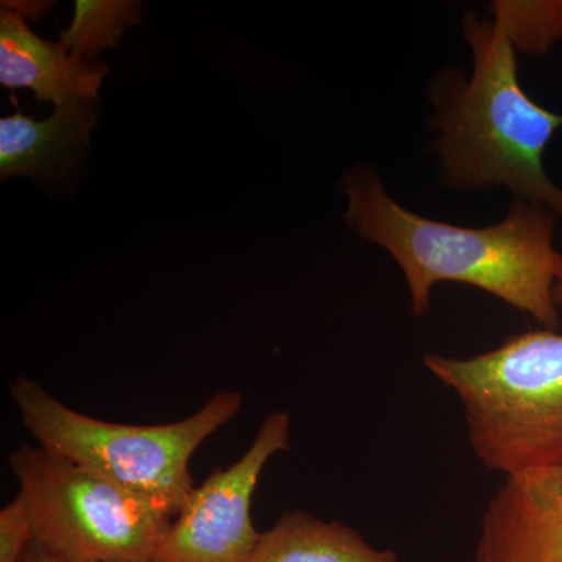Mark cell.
<instances>
[{
    "mask_svg": "<svg viewBox=\"0 0 562 562\" xmlns=\"http://www.w3.org/2000/svg\"><path fill=\"white\" fill-rule=\"evenodd\" d=\"M92 102L57 106L49 120L36 121L20 110L0 120V177L32 176L55 180L74 168L95 125Z\"/></svg>",
    "mask_w": 562,
    "mask_h": 562,
    "instance_id": "obj_9",
    "label": "cell"
},
{
    "mask_svg": "<svg viewBox=\"0 0 562 562\" xmlns=\"http://www.w3.org/2000/svg\"><path fill=\"white\" fill-rule=\"evenodd\" d=\"M346 221L358 235L383 247L401 266L414 316L430 308L431 290L443 281L490 292L530 314L547 330H560L553 288L560 254L553 247L557 214L527 201L491 227L469 228L419 216L394 201L371 169L342 180Z\"/></svg>",
    "mask_w": 562,
    "mask_h": 562,
    "instance_id": "obj_1",
    "label": "cell"
},
{
    "mask_svg": "<svg viewBox=\"0 0 562 562\" xmlns=\"http://www.w3.org/2000/svg\"><path fill=\"white\" fill-rule=\"evenodd\" d=\"M31 543V522L20 495L0 512V562H21Z\"/></svg>",
    "mask_w": 562,
    "mask_h": 562,
    "instance_id": "obj_13",
    "label": "cell"
},
{
    "mask_svg": "<svg viewBox=\"0 0 562 562\" xmlns=\"http://www.w3.org/2000/svg\"><path fill=\"white\" fill-rule=\"evenodd\" d=\"M472 562H562V468L505 479Z\"/></svg>",
    "mask_w": 562,
    "mask_h": 562,
    "instance_id": "obj_7",
    "label": "cell"
},
{
    "mask_svg": "<svg viewBox=\"0 0 562 562\" xmlns=\"http://www.w3.org/2000/svg\"><path fill=\"white\" fill-rule=\"evenodd\" d=\"M10 397L36 443L102 479L180 512L194 490L190 460L241 412L238 391L214 394L199 412L161 425H124L69 408L40 383L16 376Z\"/></svg>",
    "mask_w": 562,
    "mask_h": 562,
    "instance_id": "obj_4",
    "label": "cell"
},
{
    "mask_svg": "<svg viewBox=\"0 0 562 562\" xmlns=\"http://www.w3.org/2000/svg\"><path fill=\"white\" fill-rule=\"evenodd\" d=\"M21 562H65V561L55 560V558L49 557V554L40 552V550L33 549V547L29 546L27 550H25L24 557H22Z\"/></svg>",
    "mask_w": 562,
    "mask_h": 562,
    "instance_id": "obj_14",
    "label": "cell"
},
{
    "mask_svg": "<svg viewBox=\"0 0 562 562\" xmlns=\"http://www.w3.org/2000/svg\"><path fill=\"white\" fill-rule=\"evenodd\" d=\"M31 522V543L65 562H151L177 516L46 447L21 443L9 458Z\"/></svg>",
    "mask_w": 562,
    "mask_h": 562,
    "instance_id": "obj_5",
    "label": "cell"
},
{
    "mask_svg": "<svg viewBox=\"0 0 562 562\" xmlns=\"http://www.w3.org/2000/svg\"><path fill=\"white\" fill-rule=\"evenodd\" d=\"M495 20L502 22L514 47L542 54L562 38V0L495 2Z\"/></svg>",
    "mask_w": 562,
    "mask_h": 562,
    "instance_id": "obj_12",
    "label": "cell"
},
{
    "mask_svg": "<svg viewBox=\"0 0 562 562\" xmlns=\"http://www.w3.org/2000/svg\"><path fill=\"white\" fill-rule=\"evenodd\" d=\"M139 21V3L77 0L76 16L61 32L60 44L74 57L91 61L102 49L117 46L125 27Z\"/></svg>",
    "mask_w": 562,
    "mask_h": 562,
    "instance_id": "obj_11",
    "label": "cell"
},
{
    "mask_svg": "<svg viewBox=\"0 0 562 562\" xmlns=\"http://www.w3.org/2000/svg\"><path fill=\"white\" fill-rule=\"evenodd\" d=\"M553 297H554V303H557L558 308H562V255L561 254H560V258H558L557 277H554Z\"/></svg>",
    "mask_w": 562,
    "mask_h": 562,
    "instance_id": "obj_15",
    "label": "cell"
},
{
    "mask_svg": "<svg viewBox=\"0 0 562 562\" xmlns=\"http://www.w3.org/2000/svg\"><path fill=\"white\" fill-rule=\"evenodd\" d=\"M247 562H398V557L392 550L373 549L347 525L294 509L261 532Z\"/></svg>",
    "mask_w": 562,
    "mask_h": 562,
    "instance_id": "obj_10",
    "label": "cell"
},
{
    "mask_svg": "<svg viewBox=\"0 0 562 562\" xmlns=\"http://www.w3.org/2000/svg\"><path fill=\"white\" fill-rule=\"evenodd\" d=\"M460 397L473 453L505 479L562 468V333L530 330L471 358L428 353Z\"/></svg>",
    "mask_w": 562,
    "mask_h": 562,
    "instance_id": "obj_3",
    "label": "cell"
},
{
    "mask_svg": "<svg viewBox=\"0 0 562 562\" xmlns=\"http://www.w3.org/2000/svg\"><path fill=\"white\" fill-rule=\"evenodd\" d=\"M291 447V417H265L249 449L228 468H217L190 497L162 532L151 562H247L261 532L251 520V498L262 469L273 454Z\"/></svg>",
    "mask_w": 562,
    "mask_h": 562,
    "instance_id": "obj_6",
    "label": "cell"
},
{
    "mask_svg": "<svg viewBox=\"0 0 562 562\" xmlns=\"http://www.w3.org/2000/svg\"><path fill=\"white\" fill-rule=\"evenodd\" d=\"M464 35L473 54L471 80L443 81L432 128L447 183L462 190L503 187L562 217V190L547 176L543 151L562 125L517 77L516 47L497 20L469 13Z\"/></svg>",
    "mask_w": 562,
    "mask_h": 562,
    "instance_id": "obj_2",
    "label": "cell"
},
{
    "mask_svg": "<svg viewBox=\"0 0 562 562\" xmlns=\"http://www.w3.org/2000/svg\"><path fill=\"white\" fill-rule=\"evenodd\" d=\"M105 65L81 60L60 43L38 38L20 10L3 3L0 14V83L10 90L29 88L36 99L61 106L98 99Z\"/></svg>",
    "mask_w": 562,
    "mask_h": 562,
    "instance_id": "obj_8",
    "label": "cell"
}]
</instances>
